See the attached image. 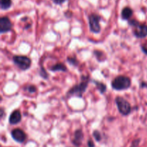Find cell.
<instances>
[{
    "instance_id": "obj_18",
    "label": "cell",
    "mask_w": 147,
    "mask_h": 147,
    "mask_svg": "<svg viewBox=\"0 0 147 147\" xmlns=\"http://www.w3.org/2000/svg\"><path fill=\"white\" fill-rule=\"evenodd\" d=\"M40 76H42V77L44 78V79H48V77H49L48 74L47 73V71H46L45 70L44 68H43L42 66L41 69H40Z\"/></svg>"
},
{
    "instance_id": "obj_10",
    "label": "cell",
    "mask_w": 147,
    "mask_h": 147,
    "mask_svg": "<svg viewBox=\"0 0 147 147\" xmlns=\"http://www.w3.org/2000/svg\"><path fill=\"white\" fill-rule=\"evenodd\" d=\"M83 139V133L82 130L78 129L75 131L74 133V139L73 141V144L74 145L79 146L81 144L82 141Z\"/></svg>"
},
{
    "instance_id": "obj_19",
    "label": "cell",
    "mask_w": 147,
    "mask_h": 147,
    "mask_svg": "<svg viewBox=\"0 0 147 147\" xmlns=\"http://www.w3.org/2000/svg\"><path fill=\"white\" fill-rule=\"evenodd\" d=\"M94 54L96 55V58H97V59L98 61H100V57H102L101 56H103V53L102 51H100V50H95L94 51Z\"/></svg>"
},
{
    "instance_id": "obj_7",
    "label": "cell",
    "mask_w": 147,
    "mask_h": 147,
    "mask_svg": "<svg viewBox=\"0 0 147 147\" xmlns=\"http://www.w3.org/2000/svg\"><path fill=\"white\" fill-rule=\"evenodd\" d=\"M12 23L8 17H1L0 18V33H5L9 32L12 28Z\"/></svg>"
},
{
    "instance_id": "obj_11",
    "label": "cell",
    "mask_w": 147,
    "mask_h": 147,
    "mask_svg": "<svg viewBox=\"0 0 147 147\" xmlns=\"http://www.w3.org/2000/svg\"><path fill=\"white\" fill-rule=\"evenodd\" d=\"M133 14V10L129 7H126L121 11V18L124 20H128Z\"/></svg>"
},
{
    "instance_id": "obj_12",
    "label": "cell",
    "mask_w": 147,
    "mask_h": 147,
    "mask_svg": "<svg viewBox=\"0 0 147 147\" xmlns=\"http://www.w3.org/2000/svg\"><path fill=\"white\" fill-rule=\"evenodd\" d=\"M50 70L52 71H54V72H55V71L66 72L67 71V69L64 63H56V64L52 66L50 68Z\"/></svg>"
},
{
    "instance_id": "obj_4",
    "label": "cell",
    "mask_w": 147,
    "mask_h": 147,
    "mask_svg": "<svg viewBox=\"0 0 147 147\" xmlns=\"http://www.w3.org/2000/svg\"><path fill=\"white\" fill-rule=\"evenodd\" d=\"M115 102L117 105L119 112L122 115L126 116V115H129L131 113V106L126 99H124V98L121 96H118L115 99Z\"/></svg>"
},
{
    "instance_id": "obj_9",
    "label": "cell",
    "mask_w": 147,
    "mask_h": 147,
    "mask_svg": "<svg viewBox=\"0 0 147 147\" xmlns=\"http://www.w3.org/2000/svg\"><path fill=\"white\" fill-rule=\"evenodd\" d=\"M22 120V114L19 110H15L13 111L9 115V122L11 125H16L18 124Z\"/></svg>"
},
{
    "instance_id": "obj_13",
    "label": "cell",
    "mask_w": 147,
    "mask_h": 147,
    "mask_svg": "<svg viewBox=\"0 0 147 147\" xmlns=\"http://www.w3.org/2000/svg\"><path fill=\"white\" fill-rule=\"evenodd\" d=\"M93 82H94L96 87L98 88V89L100 93L103 94L106 92V89H107V86H106V85L105 84L98 82V81H93Z\"/></svg>"
},
{
    "instance_id": "obj_17",
    "label": "cell",
    "mask_w": 147,
    "mask_h": 147,
    "mask_svg": "<svg viewBox=\"0 0 147 147\" xmlns=\"http://www.w3.org/2000/svg\"><path fill=\"white\" fill-rule=\"evenodd\" d=\"M25 89L27 92H30V93H34V92H36V91H37V87H36L35 86H34V85L31 84L28 85V86L25 88Z\"/></svg>"
},
{
    "instance_id": "obj_25",
    "label": "cell",
    "mask_w": 147,
    "mask_h": 147,
    "mask_svg": "<svg viewBox=\"0 0 147 147\" xmlns=\"http://www.w3.org/2000/svg\"><path fill=\"white\" fill-rule=\"evenodd\" d=\"M0 113H1V118L2 119L4 115V110L3 109V108H1V109H0Z\"/></svg>"
},
{
    "instance_id": "obj_3",
    "label": "cell",
    "mask_w": 147,
    "mask_h": 147,
    "mask_svg": "<svg viewBox=\"0 0 147 147\" xmlns=\"http://www.w3.org/2000/svg\"><path fill=\"white\" fill-rule=\"evenodd\" d=\"M129 24L133 27V33L137 38H144L147 36V24L140 23L136 20H131Z\"/></svg>"
},
{
    "instance_id": "obj_16",
    "label": "cell",
    "mask_w": 147,
    "mask_h": 147,
    "mask_svg": "<svg viewBox=\"0 0 147 147\" xmlns=\"http://www.w3.org/2000/svg\"><path fill=\"white\" fill-rule=\"evenodd\" d=\"M93 135L94 137V138L96 139V141H100L102 139V135L100 134V131H98V130H95L93 133Z\"/></svg>"
},
{
    "instance_id": "obj_14",
    "label": "cell",
    "mask_w": 147,
    "mask_h": 147,
    "mask_svg": "<svg viewBox=\"0 0 147 147\" xmlns=\"http://www.w3.org/2000/svg\"><path fill=\"white\" fill-rule=\"evenodd\" d=\"M11 4H12L11 0H1L0 1V5L2 10H9L11 7Z\"/></svg>"
},
{
    "instance_id": "obj_1",
    "label": "cell",
    "mask_w": 147,
    "mask_h": 147,
    "mask_svg": "<svg viewBox=\"0 0 147 147\" xmlns=\"http://www.w3.org/2000/svg\"><path fill=\"white\" fill-rule=\"evenodd\" d=\"M90 81V77L88 76H81V82L78 84L75 85L73 87L70 88L67 93V97H82L83 94L86 92V89L88 85V82Z\"/></svg>"
},
{
    "instance_id": "obj_5",
    "label": "cell",
    "mask_w": 147,
    "mask_h": 147,
    "mask_svg": "<svg viewBox=\"0 0 147 147\" xmlns=\"http://www.w3.org/2000/svg\"><path fill=\"white\" fill-rule=\"evenodd\" d=\"M14 64L20 69L22 71L28 70L32 65V60L30 57L27 56H19L16 55L12 58Z\"/></svg>"
},
{
    "instance_id": "obj_23",
    "label": "cell",
    "mask_w": 147,
    "mask_h": 147,
    "mask_svg": "<svg viewBox=\"0 0 147 147\" xmlns=\"http://www.w3.org/2000/svg\"><path fill=\"white\" fill-rule=\"evenodd\" d=\"M72 12L70 11H67L66 12H65V15L66 17H72Z\"/></svg>"
},
{
    "instance_id": "obj_2",
    "label": "cell",
    "mask_w": 147,
    "mask_h": 147,
    "mask_svg": "<svg viewBox=\"0 0 147 147\" xmlns=\"http://www.w3.org/2000/svg\"><path fill=\"white\" fill-rule=\"evenodd\" d=\"M131 85V81L130 78L123 75L116 76L111 82L112 88L117 91L126 90L130 87Z\"/></svg>"
},
{
    "instance_id": "obj_15",
    "label": "cell",
    "mask_w": 147,
    "mask_h": 147,
    "mask_svg": "<svg viewBox=\"0 0 147 147\" xmlns=\"http://www.w3.org/2000/svg\"><path fill=\"white\" fill-rule=\"evenodd\" d=\"M67 61L70 64H71L72 66H78L79 64L78 61L77 60V59H76V57H67Z\"/></svg>"
},
{
    "instance_id": "obj_24",
    "label": "cell",
    "mask_w": 147,
    "mask_h": 147,
    "mask_svg": "<svg viewBox=\"0 0 147 147\" xmlns=\"http://www.w3.org/2000/svg\"><path fill=\"white\" fill-rule=\"evenodd\" d=\"M141 48H142V51H143L145 54L147 55V47H146L145 46H142Z\"/></svg>"
},
{
    "instance_id": "obj_22",
    "label": "cell",
    "mask_w": 147,
    "mask_h": 147,
    "mask_svg": "<svg viewBox=\"0 0 147 147\" xmlns=\"http://www.w3.org/2000/svg\"><path fill=\"white\" fill-rule=\"evenodd\" d=\"M88 147H95V144L92 140L88 141Z\"/></svg>"
},
{
    "instance_id": "obj_20",
    "label": "cell",
    "mask_w": 147,
    "mask_h": 147,
    "mask_svg": "<svg viewBox=\"0 0 147 147\" xmlns=\"http://www.w3.org/2000/svg\"><path fill=\"white\" fill-rule=\"evenodd\" d=\"M139 142H140V139L134 140V141H132L131 146V147H138L139 145Z\"/></svg>"
},
{
    "instance_id": "obj_8",
    "label": "cell",
    "mask_w": 147,
    "mask_h": 147,
    "mask_svg": "<svg viewBox=\"0 0 147 147\" xmlns=\"http://www.w3.org/2000/svg\"><path fill=\"white\" fill-rule=\"evenodd\" d=\"M11 135L14 141L20 143V144L24 142L27 138V135L24 131L20 128H15V129L12 130L11 132Z\"/></svg>"
},
{
    "instance_id": "obj_6",
    "label": "cell",
    "mask_w": 147,
    "mask_h": 147,
    "mask_svg": "<svg viewBox=\"0 0 147 147\" xmlns=\"http://www.w3.org/2000/svg\"><path fill=\"white\" fill-rule=\"evenodd\" d=\"M89 20V27L90 30L93 33H99L101 30L100 27V21L101 20V17L97 14H90L88 17Z\"/></svg>"
},
{
    "instance_id": "obj_21",
    "label": "cell",
    "mask_w": 147,
    "mask_h": 147,
    "mask_svg": "<svg viewBox=\"0 0 147 147\" xmlns=\"http://www.w3.org/2000/svg\"><path fill=\"white\" fill-rule=\"evenodd\" d=\"M53 2L55 4H58V5H60V4H63L64 2H65L67 0H53Z\"/></svg>"
}]
</instances>
